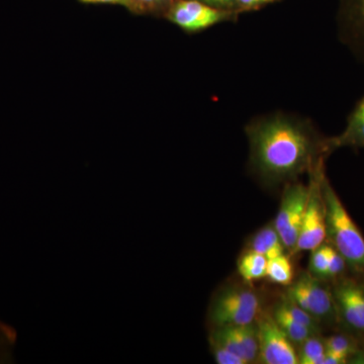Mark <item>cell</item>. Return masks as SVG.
Segmentation results:
<instances>
[{"label": "cell", "mask_w": 364, "mask_h": 364, "mask_svg": "<svg viewBox=\"0 0 364 364\" xmlns=\"http://www.w3.org/2000/svg\"><path fill=\"white\" fill-rule=\"evenodd\" d=\"M250 166L268 188L298 181L332 154L329 136L306 119L277 114L254 119L246 127Z\"/></svg>", "instance_id": "obj_1"}, {"label": "cell", "mask_w": 364, "mask_h": 364, "mask_svg": "<svg viewBox=\"0 0 364 364\" xmlns=\"http://www.w3.org/2000/svg\"><path fill=\"white\" fill-rule=\"evenodd\" d=\"M326 207V242L342 255L349 272L364 275V236L326 173L322 178Z\"/></svg>", "instance_id": "obj_2"}, {"label": "cell", "mask_w": 364, "mask_h": 364, "mask_svg": "<svg viewBox=\"0 0 364 364\" xmlns=\"http://www.w3.org/2000/svg\"><path fill=\"white\" fill-rule=\"evenodd\" d=\"M262 310V299L257 291L249 284H234L222 287L213 296L208 322L212 328L252 324Z\"/></svg>", "instance_id": "obj_3"}, {"label": "cell", "mask_w": 364, "mask_h": 364, "mask_svg": "<svg viewBox=\"0 0 364 364\" xmlns=\"http://www.w3.org/2000/svg\"><path fill=\"white\" fill-rule=\"evenodd\" d=\"M284 294L312 316L322 327L338 329V318L331 282L318 279L309 272H301L287 287Z\"/></svg>", "instance_id": "obj_4"}, {"label": "cell", "mask_w": 364, "mask_h": 364, "mask_svg": "<svg viewBox=\"0 0 364 364\" xmlns=\"http://www.w3.org/2000/svg\"><path fill=\"white\" fill-rule=\"evenodd\" d=\"M331 287L338 329L349 333L364 345V275L346 273L333 280Z\"/></svg>", "instance_id": "obj_5"}, {"label": "cell", "mask_w": 364, "mask_h": 364, "mask_svg": "<svg viewBox=\"0 0 364 364\" xmlns=\"http://www.w3.org/2000/svg\"><path fill=\"white\" fill-rule=\"evenodd\" d=\"M325 173V162L320 163L309 173L310 193L293 254L312 251L326 242V207L322 191V178Z\"/></svg>", "instance_id": "obj_6"}, {"label": "cell", "mask_w": 364, "mask_h": 364, "mask_svg": "<svg viewBox=\"0 0 364 364\" xmlns=\"http://www.w3.org/2000/svg\"><path fill=\"white\" fill-rule=\"evenodd\" d=\"M309 193V184L299 181L286 184L280 200L279 212L273 222L289 255H293L298 242Z\"/></svg>", "instance_id": "obj_7"}, {"label": "cell", "mask_w": 364, "mask_h": 364, "mask_svg": "<svg viewBox=\"0 0 364 364\" xmlns=\"http://www.w3.org/2000/svg\"><path fill=\"white\" fill-rule=\"evenodd\" d=\"M237 11L218 9L200 0H173L165 9V18L188 33H196L218 23L234 21Z\"/></svg>", "instance_id": "obj_8"}, {"label": "cell", "mask_w": 364, "mask_h": 364, "mask_svg": "<svg viewBox=\"0 0 364 364\" xmlns=\"http://www.w3.org/2000/svg\"><path fill=\"white\" fill-rule=\"evenodd\" d=\"M259 340L257 363L262 364H299L296 346L272 318L269 311H261L256 318Z\"/></svg>", "instance_id": "obj_9"}, {"label": "cell", "mask_w": 364, "mask_h": 364, "mask_svg": "<svg viewBox=\"0 0 364 364\" xmlns=\"http://www.w3.org/2000/svg\"><path fill=\"white\" fill-rule=\"evenodd\" d=\"M210 342L226 347L247 364L257 363L259 340L256 321L252 324L212 328Z\"/></svg>", "instance_id": "obj_10"}, {"label": "cell", "mask_w": 364, "mask_h": 364, "mask_svg": "<svg viewBox=\"0 0 364 364\" xmlns=\"http://www.w3.org/2000/svg\"><path fill=\"white\" fill-rule=\"evenodd\" d=\"M340 37L364 61V0H343L340 14Z\"/></svg>", "instance_id": "obj_11"}, {"label": "cell", "mask_w": 364, "mask_h": 364, "mask_svg": "<svg viewBox=\"0 0 364 364\" xmlns=\"http://www.w3.org/2000/svg\"><path fill=\"white\" fill-rule=\"evenodd\" d=\"M329 143L333 152L340 148H364V95L347 117L344 131L338 136H329Z\"/></svg>", "instance_id": "obj_12"}, {"label": "cell", "mask_w": 364, "mask_h": 364, "mask_svg": "<svg viewBox=\"0 0 364 364\" xmlns=\"http://www.w3.org/2000/svg\"><path fill=\"white\" fill-rule=\"evenodd\" d=\"M248 250L262 254L267 259L287 254L286 247L273 223L265 225L251 236L248 242Z\"/></svg>", "instance_id": "obj_13"}, {"label": "cell", "mask_w": 364, "mask_h": 364, "mask_svg": "<svg viewBox=\"0 0 364 364\" xmlns=\"http://www.w3.org/2000/svg\"><path fill=\"white\" fill-rule=\"evenodd\" d=\"M267 258L262 254L246 250L237 263V269L246 282H256L267 277Z\"/></svg>", "instance_id": "obj_14"}, {"label": "cell", "mask_w": 364, "mask_h": 364, "mask_svg": "<svg viewBox=\"0 0 364 364\" xmlns=\"http://www.w3.org/2000/svg\"><path fill=\"white\" fill-rule=\"evenodd\" d=\"M272 318H274L277 324L279 325L280 329L287 335V338L291 340L296 346H299L306 339L314 336V335L322 334V333L315 331L311 328L306 327L303 324H299L296 321L289 318L284 312L279 309L272 306L269 311Z\"/></svg>", "instance_id": "obj_15"}, {"label": "cell", "mask_w": 364, "mask_h": 364, "mask_svg": "<svg viewBox=\"0 0 364 364\" xmlns=\"http://www.w3.org/2000/svg\"><path fill=\"white\" fill-rule=\"evenodd\" d=\"M267 277L273 284L284 287H289L294 282L293 264L287 254L268 259Z\"/></svg>", "instance_id": "obj_16"}, {"label": "cell", "mask_w": 364, "mask_h": 364, "mask_svg": "<svg viewBox=\"0 0 364 364\" xmlns=\"http://www.w3.org/2000/svg\"><path fill=\"white\" fill-rule=\"evenodd\" d=\"M299 364H324L326 345L322 334L314 335L299 346Z\"/></svg>", "instance_id": "obj_17"}, {"label": "cell", "mask_w": 364, "mask_h": 364, "mask_svg": "<svg viewBox=\"0 0 364 364\" xmlns=\"http://www.w3.org/2000/svg\"><path fill=\"white\" fill-rule=\"evenodd\" d=\"M332 246L328 242L311 251L308 272L318 279L327 280V268Z\"/></svg>", "instance_id": "obj_18"}, {"label": "cell", "mask_w": 364, "mask_h": 364, "mask_svg": "<svg viewBox=\"0 0 364 364\" xmlns=\"http://www.w3.org/2000/svg\"><path fill=\"white\" fill-rule=\"evenodd\" d=\"M349 272L347 267L346 261L340 255L334 248L332 247L330 252L329 262H328L327 268V280L333 282V280L338 279L339 277H343Z\"/></svg>", "instance_id": "obj_19"}, {"label": "cell", "mask_w": 364, "mask_h": 364, "mask_svg": "<svg viewBox=\"0 0 364 364\" xmlns=\"http://www.w3.org/2000/svg\"><path fill=\"white\" fill-rule=\"evenodd\" d=\"M14 342H16V333L11 328L0 322V361L11 359Z\"/></svg>", "instance_id": "obj_20"}, {"label": "cell", "mask_w": 364, "mask_h": 364, "mask_svg": "<svg viewBox=\"0 0 364 364\" xmlns=\"http://www.w3.org/2000/svg\"><path fill=\"white\" fill-rule=\"evenodd\" d=\"M210 350L215 363L219 364H247L244 359L239 358L234 352L215 342H210Z\"/></svg>", "instance_id": "obj_21"}, {"label": "cell", "mask_w": 364, "mask_h": 364, "mask_svg": "<svg viewBox=\"0 0 364 364\" xmlns=\"http://www.w3.org/2000/svg\"><path fill=\"white\" fill-rule=\"evenodd\" d=\"M275 0H237L236 11H254V9H260L261 6H267L270 2Z\"/></svg>", "instance_id": "obj_22"}, {"label": "cell", "mask_w": 364, "mask_h": 364, "mask_svg": "<svg viewBox=\"0 0 364 364\" xmlns=\"http://www.w3.org/2000/svg\"><path fill=\"white\" fill-rule=\"evenodd\" d=\"M85 4H114V6H122L127 7L129 11L136 14V7L133 0H79Z\"/></svg>", "instance_id": "obj_23"}, {"label": "cell", "mask_w": 364, "mask_h": 364, "mask_svg": "<svg viewBox=\"0 0 364 364\" xmlns=\"http://www.w3.org/2000/svg\"><path fill=\"white\" fill-rule=\"evenodd\" d=\"M136 7V14L152 13L159 11L158 0H133Z\"/></svg>", "instance_id": "obj_24"}, {"label": "cell", "mask_w": 364, "mask_h": 364, "mask_svg": "<svg viewBox=\"0 0 364 364\" xmlns=\"http://www.w3.org/2000/svg\"><path fill=\"white\" fill-rule=\"evenodd\" d=\"M210 6L218 9H227V11H236L237 0H200ZM238 13V11H237Z\"/></svg>", "instance_id": "obj_25"}, {"label": "cell", "mask_w": 364, "mask_h": 364, "mask_svg": "<svg viewBox=\"0 0 364 364\" xmlns=\"http://www.w3.org/2000/svg\"><path fill=\"white\" fill-rule=\"evenodd\" d=\"M173 0H158V6L159 9H166Z\"/></svg>", "instance_id": "obj_26"}]
</instances>
